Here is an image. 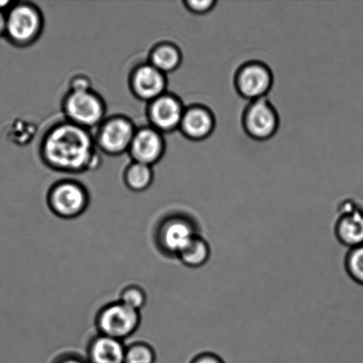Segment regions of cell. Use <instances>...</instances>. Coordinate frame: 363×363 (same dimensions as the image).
<instances>
[{
  "instance_id": "30bf717a",
  "label": "cell",
  "mask_w": 363,
  "mask_h": 363,
  "mask_svg": "<svg viewBox=\"0 0 363 363\" xmlns=\"http://www.w3.org/2000/svg\"><path fill=\"white\" fill-rule=\"evenodd\" d=\"M184 106L176 96L163 94L151 102L149 119L160 133H172L179 129Z\"/></svg>"
},
{
  "instance_id": "5bb4252c",
  "label": "cell",
  "mask_w": 363,
  "mask_h": 363,
  "mask_svg": "<svg viewBox=\"0 0 363 363\" xmlns=\"http://www.w3.org/2000/svg\"><path fill=\"white\" fill-rule=\"evenodd\" d=\"M131 85L138 98L152 102L165 94L166 76L151 64H147L135 71Z\"/></svg>"
},
{
  "instance_id": "ba28073f",
  "label": "cell",
  "mask_w": 363,
  "mask_h": 363,
  "mask_svg": "<svg viewBox=\"0 0 363 363\" xmlns=\"http://www.w3.org/2000/svg\"><path fill=\"white\" fill-rule=\"evenodd\" d=\"M42 28L41 14L35 7L16 6L6 16V34L16 44H28L35 40Z\"/></svg>"
},
{
  "instance_id": "ac0fdd59",
  "label": "cell",
  "mask_w": 363,
  "mask_h": 363,
  "mask_svg": "<svg viewBox=\"0 0 363 363\" xmlns=\"http://www.w3.org/2000/svg\"><path fill=\"white\" fill-rule=\"evenodd\" d=\"M154 180V172L151 166L133 162L127 169L124 181L130 191L141 192L147 190Z\"/></svg>"
},
{
  "instance_id": "7402d4cb",
  "label": "cell",
  "mask_w": 363,
  "mask_h": 363,
  "mask_svg": "<svg viewBox=\"0 0 363 363\" xmlns=\"http://www.w3.org/2000/svg\"><path fill=\"white\" fill-rule=\"evenodd\" d=\"M217 3L216 0H186L184 6L191 13L204 16L215 9Z\"/></svg>"
},
{
  "instance_id": "9c48e42d",
  "label": "cell",
  "mask_w": 363,
  "mask_h": 363,
  "mask_svg": "<svg viewBox=\"0 0 363 363\" xmlns=\"http://www.w3.org/2000/svg\"><path fill=\"white\" fill-rule=\"evenodd\" d=\"M334 233L340 244L348 248L363 245V208L357 202L346 201L339 206V218Z\"/></svg>"
},
{
  "instance_id": "52a82bcc",
  "label": "cell",
  "mask_w": 363,
  "mask_h": 363,
  "mask_svg": "<svg viewBox=\"0 0 363 363\" xmlns=\"http://www.w3.org/2000/svg\"><path fill=\"white\" fill-rule=\"evenodd\" d=\"M64 108L71 123L82 128L97 125L105 115L104 104L91 90L71 91Z\"/></svg>"
},
{
  "instance_id": "5b68a950",
  "label": "cell",
  "mask_w": 363,
  "mask_h": 363,
  "mask_svg": "<svg viewBox=\"0 0 363 363\" xmlns=\"http://www.w3.org/2000/svg\"><path fill=\"white\" fill-rule=\"evenodd\" d=\"M280 119L275 106L267 98L250 101L242 115V126L252 140L266 141L279 130Z\"/></svg>"
},
{
  "instance_id": "603a6c76",
  "label": "cell",
  "mask_w": 363,
  "mask_h": 363,
  "mask_svg": "<svg viewBox=\"0 0 363 363\" xmlns=\"http://www.w3.org/2000/svg\"><path fill=\"white\" fill-rule=\"evenodd\" d=\"M190 363H225L223 358L212 352H204L192 359Z\"/></svg>"
},
{
  "instance_id": "8992f818",
  "label": "cell",
  "mask_w": 363,
  "mask_h": 363,
  "mask_svg": "<svg viewBox=\"0 0 363 363\" xmlns=\"http://www.w3.org/2000/svg\"><path fill=\"white\" fill-rule=\"evenodd\" d=\"M48 203L51 211L60 218L74 219L86 211L89 195L83 185L64 181L50 190Z\"/></svg>"
},
{
  "instance_id": "d6986e66",
  "label": "cell",
  "mask_w": 363,
  "mask_h": 363,
  "mask_svg": "<svg viewBox=\"0 0 363 363\" xmlns=\"http://www.w3.org/2000/svg\"><path fill=\"white\" fill-rule=\"evenodd\" d=\"M154 347L145 342H135L125 348L124 363H155Z\"/></svg>"
},
{
  "instance_id": "7c38bea8",
  "label": "cell",
  "mask_w": 363,
  "mask_h": 363,
  "mask_svg": "<svg viewBox=\"0 0 363 363\" xmlns=\"http://www.w3.org/2000/svg\"><path fill=\"white\" fill-rule=\"evenodd\" d=\"M216 124V116L208 106L194 104L185 108L179 130L188 140L202 141L211 136Z\"/></svg>"
},
{
  "instance_id": "cb8c5ba5",
  "label": "cell",
  "mask_w": 363,
  "mask_h": 363,
  "mask_svg": "<svg viewBox=\"0 0 363 363\" xmlns=\"http://www.w3.org/2000/svg\"><path fill=\"white\" fill-rule=\"evenodd\" d=\"M52 363H89L86 359L79 357L77 354H67L60 355Z\"/></svg>"
},
{
  "instance_id": "2e32d148",
  "label": "cell",
  "mask_w": 363,
  "mask_h": 363,
  "mask_svg": "<svg viewBox=\"0 0 363 363\" xmlns=\"http://www.w3.org/2000/svg\"><path fill=\"white\" fill-rule=\"evenodd\" d=\"M210 256L211 247L208 242L199 234L185 247L177 258L187 268L198 269L206 264Z\"/></svg>"
},
{
  "instance_id": "484cf974",
  "label": "cell",
  "mask_w": 363,
  "mask_h": 363,
  "mask_svg": "<svg viewBox=\"0 0 363 363\" xmlns=\"http://www.w3.org/2000/svg\"><path fill=\"white\" fill-rule=\"evenodd\" d=\"M6 16L4 14L2 10H0V35L6 33Z\"/></svg>"
},
{
  "instance_id": "e0dca14e",
  "label": "cell",
  "mask_w": 363,
  "mask_h": 363,
  "mask_svg": "<svg viewBox=\"0 0 363 363\" xmlns=\"http://www.w3.org/2000/svg\"><path fill=\"white\" fill-rule=\"evenodd\" d=\"M182 62V52L177 46L169 43L159 45L151 55V65L163 74L173 72Z\"/></svg>"
},
{
  "instance_id": "9a60e30c",
  "label": "cell",
  "mask_w": 363,
  "mask_h": 363,
  "mask_svg": "<svg viewBox=\"0 0 363 363\" xmlns=\"http://www.w3.org/2000/svg\"><path fill=\"white\" fill-rule=\"evenodd\" d=\"M125 348L123 341L98 334L87 348L89 363H124Z\"/></svg>"
},
{
  "instance_id": "44dd1931",
  "label": "cell",
  "mask_w": 363,
  "mask_h": 363,
  "mask_svg": "<svg viewBox=\"0 0 363 363\" xmlns=\"http://www.w3.org/2000/svg\"><path fill=\"white\" fill-rule=\"evenodd\" d=\"M118 301L134 311L140 312L147 305V295L141 286L130 284L121 291Z\"/></svg>"
},
{
  "instance_id": "4fadbf2b",
  "label": "cell",
  "mask_w": 363,
  "mask_h": 363,
  "mask_svg": "<svg viewBox=\"0 0 363 363\" xmlns=\"http://www.w3.org/2000/svg\"><path fill=\"white\" fill-rule=\"evenodd\" d=\"M136 133L129 120L118 117L106 122L99 133V144L102 150L117 155L129 150Z\"/></svg>"
},
{
  "instance_id": "8fae6325",
  "label": "cell",
  "mask_w": 363,
  "mask_h": 363,
  "mask_svg": "<svg viewBox=\"0 0 363 363\" xmlns=\"http://www.w3.org/2000/svg\"><path fill=\"white\" fill-rule=\"evenodd\" d=\"M164 150L162 134L151 127L136 130L129 149L135 162L151 167L162 159Z\"/></svg>"
},
{
  "instance_id": "6da1fadb",
  "label": "cell",
  "mask_w": 363,
  "mask_h": 363,
  "mask_svg": "<svg viewBox=\"0 0 363 363\" xmlns=\"http://www.w3.org/2000/svg\"><path fill=\"white\" fill-rule=\"evenodd\" d=\"M45 159L62 172L77 173L91 166L94 145L84 128L65 123L53 128L43 147Z\"/></svg>"
},
{
  "instance_id": "3957f363",
  "label": "cell",
  "mask_w": 363,
  "mask_h": 363,
  "mask_svg": "<svg viewBox=\"0 0 363 363\" xmlns=\"http://www.w3.org/2000/svg\"><path fill=\"white\" fill-rule=\"evenodd\" d=\"M140 323V312L120 301L105 305L99 309L95 319L99 334L122 341L133 336Z\"/></svg>"
},
{
  "instance_id": "277c9868",
  "label": "cell",
  "mask_w": 363,
  "mask_h": 363,
  "mask_svg": "<svg viewBox=\"0 0 363 363\" xmlns=\"http://www.w3.org/2000/svg\"><path fill=\"white\" fill-rule=\"evenodd\" d=\"M273 84L272 69L261 60L242 64L234 76V87L238 95L249 102L266 98Z\"/></svg>"
},
{
  "instance_id": "ffe728a7",
  "label": "cell",
  "mask_w": 363,
  "mask_h": 363,
  "mask_svg": "<svg viewBox=\"0 0 363 363\" xmlns=\"http://www.w3.org/2000/svg\"><path fill=\"white\" fill-rule=\"evenodd\" d=\"M345 269L352 280L363 286V245L348 250Z\"/></svg>"
},
{
  "instance_id": "7a4b0ae2",
  "label": "cell",
  "mask_w": 363,
  "mask_h": 363,
  "mask_svg": "<svg viewBox=\"0 0 363 363\" xmlns=\"http://www.w3.org/2000/svg\"><path fill=\"white\" fill-rule=\"evenodd\" d=\"M199 235L197 220L183 213H172L159 223L155 243L163 255L177 257L185 247Z\"/></svg>"
},
{
  "instance_id": "d4e9b609",
  "label": "cell",
  "mask_w": 363,
  "mask_h": 363,
  "mask_svg": "<svg viewBox=\"0 0 363 363\" xmlns=\"http://www.w3.org/2000/svg\"><path fill=\"white\" fill-rule=\"evenodd\" d=\"M90 90L87 79L84 77L78 78V79L74 80L72 84V90L71 91H84Z\"/></svg>"
}]
</instances>
